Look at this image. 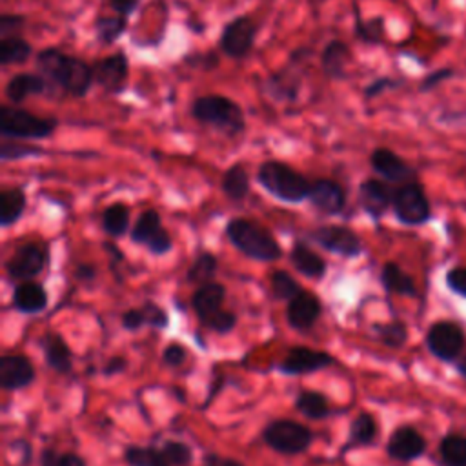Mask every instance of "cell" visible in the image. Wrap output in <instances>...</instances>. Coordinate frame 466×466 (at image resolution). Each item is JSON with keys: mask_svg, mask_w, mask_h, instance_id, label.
Masks as SVG:
<instances>
[{"mask_svg": "<svg viewBox=\"0 0 466 466\" xmlns=\"http://www.w3.org/2000/svg\"><path fill=\"white\" fill-rule=\"evenodd\" d=\"M320 302L315 293L300 289L288 304V322L291 328L302 331L309 329L320 317Z\"/></svg>", "mask_w": 466, "mask_h": 466, "instance_id": "obj_17", "label": "cell"}, {"mask_svg": "<svg viewBox=\"0 0 466 466\" xmlns=\"http://www.w3.org/2000/svg\"><path fill=\"white\" fill-rule=\"evenodd\" d=\"M131 240L146 246L155 255H164L173 248V240L162 228L160 217L155 209H146L140 213L131 228Z\"/></svg>", "mask_w": 466, "mask_h": 466, "instance_id": "obj_9", "label": "cell"}, {"mask_svg": "<svg viewBox=\"0 0 466 466\" xmlns=\"http://www.w3.org/2000/svg\"><path fill=\"white\" fill-rule=\"evenodd\" d=\"M255 35H257L255 22L248 15H242L229 20L224 25L218 38V46L226 56L242 60L251 53L255 44Z\"/></svg>", "mask_w": 466, "mask_h": 466, "instance_id": "obj_8", "label": "cell"}, {"mask_svg": "<svg viewBox=\"0 0 466 466\" xmlns=\"http://www.w3.org/2000/svg\"><path fill=\"white\" fill-rule=\"evenodd\" d=\"M266 91L277 100L295 102L300 91V75L295 69H280L266 80Z\"/></svg>", "mask_w": 466, "mask_h": 466, "instance_id": "obj_25", "label": "cell"}, {"mask_svg": "<svg viewBox=\"0 0 466 466\" xmlns=\"http://www.w3.org/2000/svg\"><path fill=\"white\" fill-rule=\"evenodd\" d=\"M186 359H187L186 348H184L182 344H177V342L169 344V346L162 351V360H164V364H166V366H171V368L182 366V364L186 362Z\"/></svg>", "mask_w": 466, "mask_h": 466, "instance_id": "obj_48", "label": "cell"}, {"mask_svg": "<svg viewBox=\"0 0 466 466\" xmlns=\"http://www.w3.org/2000/svg\"><path fill=\"white\" fill-rule=\"evenodd\" d=\"M377 437V424L370 413H359L350 424V444L366 446Z\"/></svg>", "mask_w": 466, "mask_h": 466, "instance_id": "obj_35", "label": "cell"}, {"mask_svg": "<svg viewBox=\"0 0 466 466\" xmlns=\"http://www.w3.org/2000/svg\"><path fill=\"white\" fill-rule=\"evenodd\" d=\"M31 53H33L31 44L25 38H22L20 35L0 38V64L2 66L24 64L29 60Z\"/></svg>", "mask_w": 466, "mask_h": 466, "instance_id": "obj_31", "label": "cell"}, {"mask_svg": "<svg viewBox=\"0 0 466 466\" xmlns=\"http://www.w3.org/2000/svg\"><path fill=\"white\" fill-rule=\"evenodd\" d=\"M142 324H146L142 308H140V309H127V311L122 315V326H124L126 329H129V331L140 329Z\"/></svg>", "mask_w": 466, "mask_h": 466, "instance_id": "obj_51", "label": "cell"}, {"mask_svg": "<svg viewBox=\"0 0 466 466\" xmlns=\"http://www.w3.org/2000/svg\"><path fill=\"white\" fill-rule=\"evenodd\" d=\"M95 275H96V271H95V266H91V264H78L75 269V277L78 280H93Z\"/></svg>", "mask_w": 466, "mask_h": 466, "instance_id": "obj_57", "label": "cell"}, {"mask_svg": "<svg viewBox=\"0 0 466 466\" xmlns=\"http://www.w3.org/2000/svg\"><path fill=\"white\" fill-rule=\"evenodd\" d=\"M126 366H127L126 359H124V357H120V355H115V357H111V359L104 364L102 373H104V375H115V373L124 371V370H126Z\"/></svg>", "mask_w": 466, "mask_h": 466, "instance_id": "obj_54", "label": "cell"}, {"mask_svg": "<svg viewBox=\"0 0 466 466\" xmlns=\"http://www.w3.org/2000/svg\"><path fill=\"white\" fill-rule=\"evenodd\" d=\"M42 348H44V355H46V362L51 370L58 371V373H67L73 366L71 360V350L66 344L64 337L58 333H47L42 340Z\"/></svg>", "mask_w": 466, "mask_h": 466, "instance_id": "obj_26", "label": "cell"}, {"mask_svg": "<svg viewBox=\"0 0 466 466\" xmlns=\"http://www.w3.org/2000/svg\"><path fill=\"white\" fill-rule=\"evenodd\" d=\"M107 5L113 9V13L129 18V15L135 13V9L138 7V0H107Z\"/></svg>", "mask_w": 466, "mask_h": 466, "instance_id": "obj_52", "label": "cell"}, {"mask_svg": "<svg viewBox=\"0 0 466 466\" xmlns=\"http://www.w3.org/2000/svg\"><path fill=\"white\" fill-rule=\"evenodd\" d=\"M289 260L300 275H306L309 279H320L326 273L324 258L300 242H297L293 246V249L289 253Z\"/></svg>", "mask_w": 466, "mask_h": 466, "instance_id": "obj_27", "label": "cell"}, {"mask_svg": "<svg viewBox=\"0 0 466 466\" xmlns=\"http://www.w3.org/2000/svg\"><path fill=\"white\" fill-rule=\"evenodd\" d=\"M40 466H86L84 459L76 453H58L51 448L44 450L40 455Z\"/></svg>", "mask_w": 466, "mask_h": 466, "instance_id": "obj_44", "label": "cell"}, {"mask_svg": "<svg viewBox=\"0 0 466 466\" xmlns=\"http://www.w3.org/2000/svg\"><path fill=\"white\" fill-rule=\"evenodd\" d=\"M204 466H244V464L235 461V459H229V457H220V455H215V453H208L204 457Z\"/></svg>", "mask_w": 466, "mask_h": 466, "instance_id": "obj_56", "label": "cell"}, {"mask_svg": "<svg viewBox=\"0 0 466 466\" xmlns=\"http://www.w3.org/2000/svg\"><path fill=\"white\" fill-rule=\"evenodd\" d=\"M359 198L362 208L371 217H380L388 209V206L393 202V191L386 182L377 178H368L359 186Z\"/></svg>", "mask_w": 466, "mask_h": 466, "instance_id": "obj_21", "label": "cell"}, {"mask_svg": "<svg viewBox=\"0 0 466 466\" xmlns=\"http://www.w3.org/2000/svg\"><path fill=\"white\" fill-rule=\"evenodd\" d=\"M450 75H451V69H439V71H435V73H430V75L422 80L420 89H422V91H428V89L435 87L439 82H442L444 78H448Z\"/></svg>", "mask_w": 466, "mask_h": 466, "instance_id": "obj_53", "label": "cell"}, {"mask_svg": "<svg viewBox=\"0 0 466 466\" xmlns=\"http://www.w3.org/2000/svg\"><path fill=\"white\" fill-rule=\"evenodd\" d=\"M271 289H273V295L279 299V300H291L297 293H300V286L297 284V280L284 269H277L273 275H271Z\"/></svg>", "mask_w": 466, "mask_h": 466, "instance_id": "obj_40", "label": "cell"}, {"mask_svg": "<svg viewBox=\"0 0 466 466\" xmlns=\"http://www.w3.org/2000/svg\"><path fill=\"white\" fill-rule=\"evenodd\" d=\"M129 228V208L122 202L109 204L102 211V229L111 237H120Z\"/></svg>", "mask_w": 466, "mask_h": 466, "instance_id": "obj_33", "label": "cell"}, {"mask_svg": "<svg viewBox=\"0 0 466 466\" xmlns=\"http://www.w3.org/2000/svg\"><path fill=\"white\" fill-rule=\"evenodd\" d=\"M195 56L198 58V62H191V66H195V67L209 71V69H215L218 66V56L213 51H209L206 55H195Z\"/></svg>", "mask_w": 466, "mask_h": 466, "instance_id": "obj_55", "label": "cell"}, {"mask_svg": "<svg viewBox=\"0 0 466 466\" xmlns=\"http://www.w3.org/2000/svg\"><path fill=\"white\" fill-rule=\"evenodd\" d=\"M393 211L408 226L422 224L430 218V202L417 182H404L393 191Z\"/></svg>", "mask_w": 466, "mask_h": 466, "instance_id": "obj_7", "label": "cell"}, {"mask_svg": "<svg viewBox=\"0 0 466 466\" xmlns=\"http://www.w3.org/2000/svg\"><path fill=\"white\" fill-rule=\"evenodd\" d=\"M395 86H397L395 80H391V78H388V76H380V78L370 82V84L364 87V96H366L368 100H370V98H375V96H379L382 91H386V89H390V87H395Z\"/></svg>", "mask_w": 466, "mask_h": 466, "instance_id": "obj_50", "label": "cell"}, {"mask_svg": "<svg viewBox=\"0 0 466 466\" xmlns=\"http://www.w3.org/2000/svg\"><path fill=\"white\" fill-rule=\"evenodd\" d=\"M220 187L228 198L244 200L249 193V175H248L246 167L242 164L229 166L222 175Z\"/></svg>", "mask_w": 466, "mask_h": 466, "instance_id": "obj_28", "label": "cell"}, {"mask_svg": "<svg viewBox=\"0 0 466 466\" xmlns=\"http://www.w3.org/2000/svg\"><path fill=\"white\" fill-rule=\"evenodd\" d=\"M191 116L228 137L238 135L246 127L242 107L226 95H202L191 104Z\"/></svg>", "mask_w": 466, "mask_h": 466, "instance_id": "obj_2", "label": "cell"}, {"mask_svg": "<svg viewBox=\"0 0 466 466\" xmlns=\"http://www.w3.org/2000/svg\"><path fill=\"white\" fill-rule=\"evenodd\" d=\"M58 122L49 116H38L16 106H2L0 109V133L4 138L15 140H38L55 133Z\"/></svg>", "mask_w": 466, "mask_h": 466, "instance_id": "obj_5", "label": "cell"}, {"mask_svg": "<svg viewBox=\"0 0 466 466\" xmlns=\"http://www.w3.org/2000/svg\"><path fill=\"white\" fill-rule=\"evenodd\" d=\"M35 380V368L24 355H4L0 359V386L4 390H22Z\"/></svg>", "mask_w": 466, "mask_h": 466, "instance_id": "obj_16", "label": "cell"}, {"mask_svg": "<svg viewBox=\"0 0 466 466\" xmlns=\"http://www.w3.org/2000/svg\"><path fill=\"white\" fill-rule=\"evenodd\" d=\"M126 462L129 466H171L164 457L162 450L131 446L126 450Z\"/></svg>", "mask_w": 466, "mask_h": 466, "instance_id": "obj_38", "label": "cell"}, {"mask_svg": "<svg viewBox=\"0 0 466 466\" xmlns=\"http://www.w3.org/2000/svg\"><path fill=\"white\" fill-rule=\"evenodd\" d=\"M47 80L40 73H16L5 84V98L16 106L24 102L27 96L47 93Z\"/></svg>", "mask_w": 466, "mask_h": 466, "instance_id": "obj_20", "label": "cell"}, {"mask_svg": "<svg viewBox=\"0 0 466 466\" xmlns=\"http://www.w3.org/2000/svg\"><path fill=\"white\" fill-rule=\"evenodd\" d=\"M426 450L424 437L411 426L397 428L388 441V453L395 461H413Z\"/></svg>", "mask_w": 466, "mask_h": 466, "instance_id": "obj_18", "label": "cell"}, {"mask_svg": "<svg viewBox=\"0 0 466 466\" xmlns=\"http://www.w3.org/2000/svg\"><path fill=\"white\" fill-rule=\"evenodd\" d=\"M333 364V357L326 351L311 350V348H291L288 355L279 362V370L288 375H302L311 373Z\"/></svg>", "mask_w": 466, "mask_h": 466, "instance_id": "obj_14", "label": "cell"}, {"mask_svg": "<svg viewBox=\"0 0 466 466\" xmlns=\"http://www.w3.org/2000/svg\"><path fill=\"white\" fill-rule=\"evenodd\" d=\"M224 299H226V288L220 282L209 280L197 288V291L191 297V306H193L197 317L202 322H206L211 315H215L218 309H222Z\"/></svg>", "mask_w": 466, "mask_h": 466, "instance_id": "obj_22", "label": "cell"}, {"mask_svg": "<svg viewBox=\"0 0 466 466\" xmlns=\"http://www.w3.org/2000/svg\"><path fill=\"white\" fill-rule=\"evenodd\" d=\"M350 62V47L346 42L335 38L329 40L320 53V69L331 80H344L348 76L346 67Z\"/></svg>", "mask_w": 466, "mask_h": 466, "instance_id": "obj_23", "label": "cell"}, {"mask_svg": "<svg viewBox=\"0 0 466 466\" xmlns=\"http://www.w3.org/2000/svg\"><path fill=\"white\" fill-rule=\"evenodd\" d=\"M380 280L384 284V288L391 293H399V295H415V284L413 279L404 273L395 262H388L384 264L382 271H380Z\"/></svg>", "mask_w": 466, "mask_h": 466, "instance_id": "obj_32", "label": "cell"}, {"mask_svg": "<svg viewBox=\"0 0 466 466\" xmlns=\"http://www.w3.org/2000/svg\"><path fill=\"white\" fill-rule=\"evenodd\" d=\"M457 370L461 371V375H464L466 377V355L459 360V364H457Z\"/></svg>", "mask_w": 466, "mask_h": 466, "instance_id": "obj_58", "label": "cell"}, {"mask_svg": "<svg viewBox=\"0 0 466 466\" xmlns=\"http://www.w3.org/2000/svg\"><path fill=\"white\" fill-rule=\"evenodd\" d=\"M258 184L275 198L289 204H297L308 198L311 182L280 160H266L257 171Z\"/></svg>", "mask_w": 466, "mask_h": 466, "instance_id": "obj_3", "label": "cell"}, {"mask_svg": "<svg viewBox=\"0 0 466 466\" xmlns=\"http://www.w3.org/2000/svg\"><path fill=\"white\" fill-rule=\"evenodd\" d=\"M46 264V253L38 244L27 242L15 249L5 262V271L15 280H31L36 277Z\"/></svg>", "mask_w": 466, "mask_h": 466, "instance_id": "obj_13", "label": "cell"}, {"mask_svg": "<svg viewBox=\"0 0 466 466\" xmlns=\"http://www.w3.org/2000/svg\"><path fill=\"white\" fill-rule=\"evenodd\" d=\"M217 273V258L211 253H200L187 269V280L193 284H206Z\"/></svg>", "mask_w": 466, "mask_h": 466, "instance_id": "obj_39", "label": "cell"}, {"mask_svg": "<svg viewBox=\"0 0 466 466\" xmlns=\"http://www.w3.org/2000/svg\"><path fill=\"white\" fill-rule=\"evenodd\" d=\"M13 306L20 313H38L47 306V293L38 282L22 280L13 291Z\"/></svg>", "mask_w": 466, "mask_h": 466, "instance_id": "obj_24", "label": "cell"}, {"mask_svg": "<svg viewBox=\"0 0 466 466\" xmlns=\"http://www.w3.org/2000/svg\"><path fill=\"white\" fill-rule=\"evenodd\" d=\"M35 64L46 80L75 98L86 96L95 84L93 64H87L86 60L67 55L56 47L38 51Z\"/></svg>", "mask_w": 466, "mask_h": 466, "instance_id": "obj_1", "label": "cell"}, {"mask_svg": "<svg viewBox=\"0 0 466 466\" xmlns=\"http://www.w3.org/2000/svg\"><path fill=\"white\" fill-rule=\"evenodd\" d=\"M384 18L382 16H373L368 20H362L359 13L355 11V35L360 42L366 44H379L384 38Z\"/></svg>", "mask_w": 466, "mask_h": 466, "instance_id": "obj_37", "label": "cell"}, {"mask_svg": "<svg viewBox=\"0 0 466 466\" xmlns=\"http://www.w3.org/2000/svg\"><path fill=\"white\" fill-rule=\"evenodd\" d=\"M441 457L448 466H466V437L464 435H446L441 441Z\"/></svg>", "mask_w": 466, "mask_h": 466, "instance_id": "obj_36", "label": "cell"}, {"mask_svg": "<svg viewBox=\"0 0 466 466\" xmlns=\"http://www.w3.org/2000/svg\"><path fill=\"white\" fill-rule=\"evenodd\" d=\"M446 282L453 291L466 297V268H453L451 271H448Z\"/></svg>", "mask_w": 466, "mask_h": 466, "instance_id": "obj_49", "label": "cell"}, {"mask_svg": "<svg viewBox=\"0 0 466 466\" xmlns=\"http://www.w3.org/2000/svg\"><path fill=\"white\" fill-rule=\"evenodd\" d=\"M95 84L106 93H120L129 76V62L124 51H115L93 64Z\"/></svg>", "mask_w": 466, "mask_h": 466, "instance_id": "obj_12", "label": "cell"}, {"mask_svg": "<svg viewBox=\"0 0 466 466\" xmlns=\"http://www.w3.org/2000/svg\"><path fill=\"white\" fill-rule=\"evenodd\" d=\"M311 238L328 251L339 253L342 257H357L362 251L359 237L346 226L326 224L311 231Z\"/></svg>", "mask_w": 466, "mask_h": 466, "instance_id": "obj_11", "label": "cell"}, {"mask_svg": "<svg viewBox=\"0 0 466 466\" xmlns=\"http://www.w3.org/2000/svg\"><path fill=\"white\" fill-rule=\"evenodd\" d=\"M370 164L377 175L390 182H408L413 177V169L388 147L373 149Z\"/></svg>", "mask_w": 466, "mask_h": 466, "instance_id": "obj_19", "label": "cell"}, {"mask_svg": "<svg viewBox=\"0 0 466 466\" xmlns=\"http://www.w3.org/2000/svg\"><path fill=\"white\" fill-rule=\"evenodd\" d=\"M426 342L435 357L442 360H453L464 346V333L455 322L441 320L430 328Z\"/></svg>", "mask_w": 466, "mask_h": 466, "instance_id": "obj_10", "label": "cell"}, {"mask_svg": "<svg viewBox=\"0 0 466 466\" xmlns=\"http://www.w3.org/2000/svg\"><path fill=\"white\" fill-rule=\"evenodd\" d=\"M25 209V193L20 187H5L0 193V224L4 228L15 224Z\"/></svg>", "mask_w": 466, "mask_h": 466, "instance_id": "obj_29", "label": "cell"}, {"mask_svg": "<svg viewBox=\"0 0 466 466\" xmlns=\"http://www.w3.org/2000/svg\"><path fill=\"white\" fill-rule=\"evenodd\" d=\"M127 27V16L113 13V15H98L95 20V35L96 40L104 46L115 44Z\"/></svg>", "mask_w": 466, "mask_h": 466, "instance_id": "obj_30", "label": "cell"}, {"mask_svg": "<svg viewBox=\"0 0 466 466\" xmlns=\"http://www.w3.org/2000/svg\"><path fill=\"white\" fill-rule=\"evenodd\" d=\"M25 25V16L18 13H2L0 15V38L16 36Z\"/></svg>", "mask_w": 466, "mask_h": 466, "instance_id": "obj_46", "label": "cell"}, {"mask_svg": "<svg viewBox=\"0 0 466 466\" xmlns=\"http://www.w3.org/2000/svg\"><path fill=\"white\" fill-rule=\"evenodd\" d=\"M160 450L171 466H187L193 457L191 448L180 441H166Z\"/></svg>", "mask_w": 466, "mask_h": 466, "instance_id": "obj_43", "label": "cell"}, {"mask_svg": "<svg viewBox=\"0 0 466 466\" xmlns=\"http://www.w3.org/2000/svg\"><path fill=\"white\" fill-rule=\"evenodd\" d=\"M204 324L209 329L217 331V333H229L235 328V324H237V315L233 311H228V309H218Z\"/></svg>", "mask_w": 466, "mask_h": 466, "instance_id": "obj_45", "label": "cell"}, {"mask_svg": "<svg viewBox=\"0 0 466 466\" xmlns=\"http://www.w3.org/2000/svg\"><path fill=\"white\" fill-rule=\"evenodd\" d=\"M308 198L319 211L326 215L340 213L346 206V193L342 186L331 178H319L311 182Z\"/></svg>", "mask_w": 466, "mask_h": 466, "instance_id": "obj_15", "label": "cell"}, {"mask_svg": "<svg viewBox=\"0 0 466 466\" xmlns=\"http://www.w3.org/2000/svg\"><path fill=\"white\" fill-rule=\"evenodd\" d=\"M264 442L284 455H297L309 448L313 441V433L308 426L297 422V420H273L269 422L262 431Z\"/></svg>", "mask_w": 466, "mask_h": 466, "instance_id": "obj_6", "label": "cell"}, {"mask_svg": "<svg viewBox=\"0 0 466 466\" xmlns=\"http://www.w3.org/2000/svg\"><path fill=\"white\" fill-rule=\"evenodd\" d=\"M142 311H144L146 324H149V326H153V328L164 329V328L167 326V322H169L167 313H166L160 306H157L155 302H146V304L142 306Z\"/></svg>", "mask_w": 466, "mask_h": 466, "instance_id": "obj_47", "label": "cell"}, {"mask_svg": "<svg viewBox=\"0 0 466 466\" xmlns=\"http://www.w3.org/2000/svg\"><path fill=\"white\" fill-rule=\"evenodd\" d=\"M375 331H377L380 342L390 346V348H400L408 339V331H406V326L402 322L377 324Z\"/></svg>", "mask_w": 466, "mask_h": 466, "instance_id": "obj_41", "label": "cell"}, {"mask_svg": "<svg viewBox=\"0 0 466 466\" xmlns=\"http://www.w3.org/2000/svg\"><path fill=\"white\" fill-rule=\"evenodd\" d=\"M226 235L229 242L242 251L246 257L255 260H277L282 249L275 237L260 224L249 218H231L226 226Z\"/></svg>", "mask_w": 466, "mask_h": 466, "instance_id": "obj_4", "label": "cell"}, {"mask_svg": "<svg viewBox=\"0 0 466 466\" xmlns=\"http://www.w3.org/2000/svg\"><path fill=\"white\" fill-rule=\"evenodd\" d=\"M38 155H42L40 147L31 146V144H24V142H16L15 138L13 140H4L2 146H0V158L4 162L20 160V158H25V157H38Z\"/></svg>", "mask_w": 466, "mask_h": 466, "instance_id": "obj_42", "label": "cell"}, {"mask_svg": "<svg viewBox=\"0 0 466 466\" xmlns=\"http://www.w3.org/2000/svg\"><path fill=\"white\" fill-rule=\"evenodd\" d=\"M295 408L308 419H324L329 413L328 400L319 391H302L295 400Z\"/></svg>", "mask_w": 466, "mask_h": 466, "instance_id": "obj_34", "label": "cell"}]
</instances>
